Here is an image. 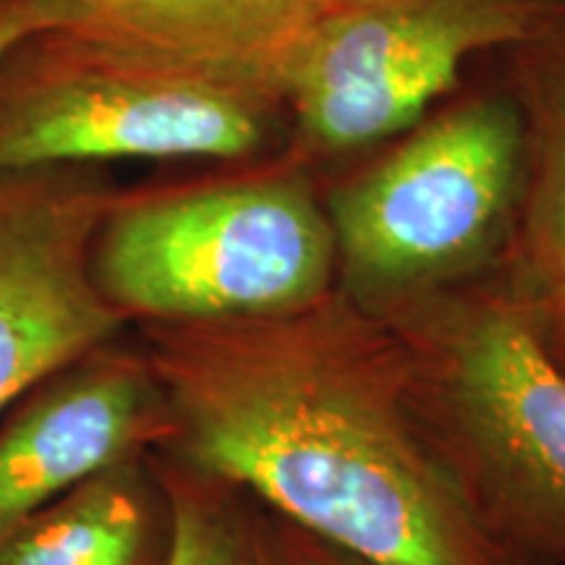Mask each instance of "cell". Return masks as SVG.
<instances>
[{"instance_id": "1", "label": "cell", "mask_w": 565, "mask_h": 565, "mask_svg": "<svg viewBox=\"0 0 565 565\" xmlns=\"http://www.w3.org/2000/svg\"><path fill=\"white\" fill-rule=\"evenodd\" d=\"M160 454L372 565H515L416 401L383 317L333 288L296 312L141 322Z\"/></svg>"}, {"instance_id": "2", "label": "cell", "mask_w": 565, "mask_h": 565, "mask_svg": "<svg viewBox=\"0 0 565 565\" xmlns=\"http://www.w3.org/2000/svg\"><path fill=\"white\" fill-rule=\"evenodd\" d=\"M372 315L404 345L416 401L498 545L515 565H565V366L532 294L448 286Z\"/></svg>"}, {"instance_id": "3", "label": "cell", "mask_w": 565, "mask_h": 565, "mask_svg": "<svg viewBox=\"0 0 565 565\" xmlns=\"http://www.w3.org/2000/svg\"><path fill=\"white\" fill-rule=\"evenodd\" d=\"M92 278L126 322L286 315L338 286L333 225L299 173L113 196Z\"/></svg>"}, {"instance_id": "4", "label": "cell", "mask_w": 565, "mask_h": 565, "mask_svg": "<svg viewBox=\"0 0 565 565\" xmlns=\"http://www.w3.org/2000/svg\"><path fill=\"white\" fill-rule=\"evenodd\" d=\"M526 134L503 97L458 105L328 200L338 288L377 312L458 286L508 236Z\"/></svg>"}, {"instance_id": "5", "label": "cell", "mask_w": 565, "mask_h": 565, "mask_svg": "<svg viewBox=\"0 0 565 565\" xmlns=\"http://www.w3.org/2000/svg\"><path fill=\"white\" fill-rule=\"evenodd\" d=\"M0 89V173L113 158H242L273 97L196 71L38 34Z\"/></svg>"}, {"instance_id": "6", "label": "cell", "mask_w": 565, "mask_h": 565, "mask_svg": "<svg viewBox=\"0 0 565 565\" xmlns=\"http://www.w3.org/2000/svg\"><path fill=\"white\" fill-rule=\"evenodd\" d=\"M553 0H391L322 21L288 82L303 137L356 150L404 131L471 55L532 40Z\"/></svg>"}, {"instance_id": "7", "label": "cell", "mask_w": 565, "mask_h": 565, "mask_svg": "<svg viewBox=\"0 0 565 565\" xmlns=\"http://www.w3.org/2000/svg\"><path fill=\"white\" fill-rule=\"evenodd\" d=\"M110 202L74 168L0 173V412L126 324L92 278Z\"/></svg>"}, {"instance_id": "8", "label": "cell", "mask_w": 565, "mask_h": 565, "mask_svg": "<svg viewBox=\"0 0 565 565\" xmlns=\"http://www.w3.org/2000/svg\"><path fill=\"white\" fill-rule=\"evenodd\" d=\"M171 437L166 393L137 349L105 343L26 391L0 427V540L74 487Z\"/></svg>"}, {"instance_id": "9", "label": "cell", "mask_w": 565, "mask_h": 565, "mask_svg": "<svg viewBox=\"0 0 565 565\" xmlns=\"http://www.w3.org/2000/svg\"><path fill=\"white\" fill-rule=\"evenodd\" d=\"M42 34L196 71L286 100L322 26L312 0H38Z\"/></svg>"}, {"instance_id": "10", "label": "cell", "mask_w": 565, "mask_h": 565, "mask_svg": "<svg viewBox=\"0 0 565 565\" xmlns=\"http://www.w3.org/2000/svg\"><path fill=\"white\" fill-rule=\"evenodd\" d=\"M150 454L110 466L21 521L0 540V565L166 563L171 508Z\"/></svg>"}, {"instance_id": "11", "label": "cell", "mask_w": 565, "mask_h": 565, "mask_svg": "<svg viewBox=\"0 0 565 565\" xmlns=\"http://www.w3.org/2000/svg\"><path fill=\"white\" fill-rule=\"evenodd\" d=\"M171 508L162 565H288L273 515L223 479L152 450Z\"/></svg>"}, {"instance_id": "12", "label": "cell", "mask_w": 565, "mask_h": 565, "mask_svg": "<svg viewBox=\"0 0 565 565\" xmlns=\"http://www.w3.org/2000/svg\"><path fill=\"white\" fill-rule=\"evenodd\" d=\"M532 66V175L521 225L526 286L545 282L565 257V21L536 32Z\"/></svg>"}, {"instance_id": "13", "label": "cell", "mask_w": 565, "mask_h": 565, "mask_svg": "<svg viewBox=\"0 0 565 565\" xmlns=\"http://www.w3.org/2000/svg\"><path fill=\"white\" fill-rule=\"evenodd\" d=\"M275 529H278V540L282 553H286L288 565H372L362 561V557L338 550L328 542L317 540V536L303 534L301 529H296L286 521H278L273 515Z\"/></svg>"}, {"instance_id": "14", "label": "cell", "mask_w": 565, "mask_h": 565, "mask_svg": "<svg viewBox=\"0 0 565 565\" xmlns=\"http://www.w3.org/2000/svg\"><path fill=\"white\" fill-rule=\"evenodd\" d=\"M532 294L542 333H545L555 359L565 366V278L545 282V286H524Z\"/></svg>"}, {"instance_id": "15", "label": "cell", "mask_w": 565, "mask_h": 565, "mask_svg": "<svg viewBox=\"0 0 565 565\" xmlns=\"http://www.w3.org/2000/svg\"><path fill=\"white\" fill-rule=\"evenodd\" d=\"M42 30L45 24L38 0H0V61Z\"/></svg>"}, {"instance_id": "16", "label": "cell", "mask_w": 565, "mask_h": 565, "mask_svg": "<svg viewBox=\"0 0 565 565\" xmlns=\"http://www.w3.org/2000/svg\"><path fill=\"white\" fill-rule=\"evenodd\" d=\"M312 3H315V9L320 11L322 21H328L335 17H345V13L374 9V6L391 3V0H312Z\"/></svg>"}, {"instance_id": "17", "label": "cell", "mask_w": 565, "mask_h": 565, "mask_svg": "<svg viewBox=\"0 0 565 565\" xmlns=\"http://www.w3.org/2000/svg\"><path fill=\"white\" fill-rule=\"evenodd\" d=\"M561 278H565V257L561 259V263H557L553 275H550V278H547L545 282H553V280H561ZM545 282H540V286H545ZM529 288H534V286H529Z\"/></svg>"}]
</instances>
